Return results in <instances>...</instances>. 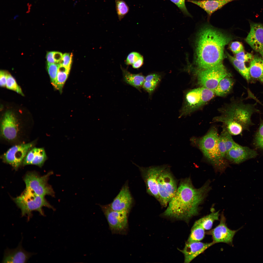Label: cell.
I'll use <instances>...</instances> for the list:
<instances>
[{"mask_svg": "<svg viewBox=\"0 0 263 263\" xmlns=\"http://www.w3.org/2000/svg\"><path fill=\"white\" fill-rule=\"evenodd\" d=\"M232 37L209 24L198 33L195 46V62L198 69H207L223 63L225 46Z\"/></svg>", "mask_w": 263, "mask_h": 263, "instance_id": "1", "label": "cell"}, {"mask_svg": "<svg viewBox=\"0 0 263 263\" xmlns=\"http://www.w3.org/2000/svg\"><path fill=\"white\" fill-rule=\"evenodd\" d=\"M208 181L196 188L188 178L182 179L175 194L163 213L166 216L187 220L199 213V205L210 189Z\"/></svg>", "mask_w": 263, "mask_h": 263, "instance_id": "2", "label": "cell"}, {"mask_svg": "<svg viewBox=\"0 0 263 263\" xmlns=\"http://www.w3.org/2000/svg\"><path fill=\"white\" fill-rule=\"evenodd\" d=\"M219 136L216 128L213 126L203 137L198 138L193 137L191 141L193 145L199 149L215 169L223 171L228 164L227 160L221 156L219 152L217 143Z\"/></svg>", "mask_w": 263, "mask_h": 263, "instance_id": "3", "label": "cell"}, {"mask_svg": "<svg viewBox=\"0 0 263 263\" xmlns=\"http://www.w3.org/2000/svg\"><path fill=\"white\" fill-rule=\"evenodd\" d=\"M18 207L20 209L22 216H27L29 219L31 213L38 211L44 216L42 207H46L55 210L54 208L46 200L44 197L39 195L30 189L26 188L23 192L13 199Z\"/></svg>", "mask_w": 263, "mask_h": 263, "instance_id": "4", "label": "cell"}, {"mask_svg": "<svg viewBox=\"0 0 263 263\" xmlns=\"http://www.w3.org/2000/svg\"><path fill=\"white\" fill-rule=\"evenodd\" d=\"M215 94L213 91L203 87L188 92L180 117L188 115L197 110L212 99Z\"/></svg>", "mask_w": 263, "mask_h": 263, "instance_id": "5", "label": "cell"}, {"mask_svg": "<svg viewBox=\"0 0 263 263\" xmlns=\"http://www.w3.org/2000/svg\"><path fill=\"white\" fill-rule=\"evenodd\" d=\"M159 202L166 207L176 193L178 188L177 181L167 166L160 173L157 179Z\"/></svg>", "mask_w": 263, "mask_h": 263, "instance_id": "6", "label": "cell"}, {"mask_svg": "<svg viewBox=\"0 0 263 263\" xmlns=\"http://www.w3.org/2000/svg\"><path fill=\"white\" fill-rule=\"evenodd\" d=\"M195 72L199 84L213 91L222 79L230 75L223 63L207 69H197Z\"/></svg>", "mask_w": 263, "mask_h": 263, "instance_id": "7", "label": "cell"}, {"mask_svg": "<svg viewBox=\"0 0 263 263\" xmlns=\"http://www.w3.org/2000/svg\"><path fill=\"white\" fill-rule=\"evenodd\" d=\"M257 111L253 105L240 103L233 104L225 110L222 115L241 124L244 130H248L253 124L251 120L252 114Z\"/></svg>", "mask_w": 263, "mask_h": 263, "instance_id": "8", "label": "cell"}, {"mask_svg": "<svg viewBox=\"0 0 263 263\" xmlns=\"http://www.w3.org/2000/svg\"><path fill=\"white\" fill-rule=\"evenodd\" d=\"M113 234H125L128 230V216L129 213L117 211L111 209L108 205H100Z\"/></svg>", "mask_w": 263, "mask_h": 263, "instance_id": "9", "label": "cell"}, {"mask_svg": "<svg viewBox=\"0 0 263 263\" xmlns=\"http://www.w3.org/2000/svg\"><path fill=\"white\" fill-rule=\"evenodd\" d=\"M52 173L51 172L40 176L34 172L28 173L24 179L26 188L40 196L44 197L48 195L53 196L54 191L52 187L47 183L49 178Z\"/></svg>", "mask_w": 263, "mask_h": 263, "instance_id": "10", "label": "cell"}, {"mask_svg": "<svg viewBox=\"0 0 263 263\" xmlns=\"http://www.w3.org/2000/svg\"><path fill=\"white\" fill-rule=\"evenodd\" d=\"M139 168L145 184L146 191L159 201L157 179L159 174L167 165L153 166L148 167H140L133 163Z\"/></svg>", "mask_w": 263, "mask_h": 263, "instance_id": "11", "label": "cell"}, {"mask_svg": "<svg viewBox=\"0 0 263 263\" xmlns=\"http://www.w3.org/2000/svg\"><path fill=\"white\" fill-rule=\"evenodd\" d=\"M34 145V143L31 142L14 146L4 154L3 160L17 169L23 163L28 152Z\"/></svg>", "mask_w": 263, "mask_h": 263, "instance_id": "12", "label": "cell"}, {"mask_svg": "<svg viewBox=\"0 0 263 263\" xmlns=\"http://www.w3.org/2000/svg\"><path fill=\"white\" fill-rule=\"evenodd\" d=\"M17 119L14 113L8 111L4 114L1 121V133L6 140L13 141L18 137L20 126Z\"/></svg>", "mask_w": 263, "mask_h": 263, "instance_id": "13", "label": "cell"}, {"mask_svg": "<svg viewBox=\"0 0 263 263\" xmlns=\"http://www.w3.org/2000/svg\"><path fill=\"white\" fill-rule=\"evenodd\" d=\"M226 222V218L224 215L222 214L219 224L207 233L208 234L212 236L213 242L215 244L223 243L232 245L233 239L235 234L243 228L242 226L237 230H231L227 227Z\"/></svg>", "mask_w": 263, "mask_h": 263, "instance_id": "14", "label": "cell"}, {"mask_svg": "<svg viewBox=\"0 0 263 263\" xmlns=\"http://www.w3.org/2000/svg\"><path fill=\"white\" fill-rule=\"evenodd\" d=\"M133 199L128 183L123 186L113 201L108 204L109 207L115 211H126L129 213L132 206Z\"/></svg>", "mask_w": 263, "mask_h": 263, "instance_id": "15", "label": "cell"}, {"mask_svg": "<svg viewBox=\"0 0 263 263\" xmlns=\"http://www.w3.org/2000/svg\"><path fill=\"white\" fill-rule=\"evenodd\" d=\"M255 150L237 143L226 153V160L235 164H239L247 160L254 158L258 155Z\"/></svg>", "mask_w": 263, "mask_h": 263, "instance_id": "16", "label": "cell"}, {"mask_svg": "<svg viewBox=\"0 0 263 263\" xmlns=\"http://www.w3.org/2000/svg\"><path fill=\"white\" fill-rule=\"evenodd\" d=\"M250 30L245 39L246 42L263 58V25L250 22Z\"/></svg>", "mask_w": 263, "mask_h": 263, "instance_id": "17", "label": "cell"}, {"mask_svg": "<svg viewBox=\"0 0 263 263\" xmlns=\"http://www.w3.org/2000/svg\"><path fill=\"white\" fill-rule=\"evenodd\" d=\"M215 243L212 242L204 243L200 241H187L184 248L180 250L184 254V263H190L195 258Z\"/></svg>", "mask_w": 263, "mask_h": 263, "instance_id": "18", "label": "cell"}, {"mask_svg": "<svg viewBox=\"0 0 263 263\" xmlns=\"http://www.w3.org/2000/svg\"><path fill=\"white\" fill-rule=\"evenodd\" d=\"M33 255L23 248L21 242L16 248L5 250L2 263H26Z\"/></svg>", "mask_w": 263, "mask_h": 263, "instance_id": "19", "label": "cell"}, {"mask_svg": "<svg viewBox=\"0 0 263 263\" xmlns=\"http://www.w3.org/2000/svg\"><path fill=\"white\" fill-rule=\"evenodd\" d=\"M235 0H188V1L196 4L203 9L208 17L217 10L229 2Z\"/></svg>", "mask_w": 263, "mask_h": 263, "instance_id": "20", "label": "cell"}, {"mask_svg": "<svg viewBox=\"0 0 263 263\" xmlns=\"http://www.w3.org/2000/svg\"><path fill=\"white\" fill-rule=\"evenodd\" d=\"M47 158L43 148H34L31 149L28 152L23 163L24 165H34L41 167Z\"/></svg>", "mask_w": 263, "mask_h": 263, "instance_id": "21", "label": "cell"}, {"mask_svg": "<svg viewBox=\"0 0 263 263\" xmlns=\"http://www.w3.org/2000/svg\"><path fill=\"white\" fill-rule=\"evenodd\" d=\"M214 122H220L223 124L228 132L232 135H237L241 134L244 130L240 124L232 119L223 115L215 117Z\"/></svg>", "mask_w": 263, "mask_h": 263, "instance_id": "22", "label": "cell"}, {"mask_svg": "<svg viewBox=\"0 0 263 263\" xmlns=\"http://www.w3.org/2000/svg\"><path fill=\"white\" fill-rule=\"evenodd\" d=\"M124 81L139 90L144 83L145 77L142 74H133L121 66Z\"/></svg>", "mask_w": 263, "mask_h": 263, "instance_id": "23", "label": "cell"}, {"mask_svg": "<svg viewBox=\"0 0 263 263\" xmlns=\"http://www.w3.org/2000/svg\"><path fill=\"white\" fill-rule=\"evenodd\" d=\"M249 68L251 77L260 80L263 74V58L258 56H254Z\"/></svg>", "mask_w": 263, "mask_h": 263, "instance_id": "24", "label": "cell"}, {"mask_svg": "<svg viewBox=\"0 0 263 263\" xmlns=\"http://www.w3.org/2000/svg\"><path fill=\"white\" fill-rule=\"evenodd\" d=\"M234 83L230 75L224 77L221 80L214 90L215 94L220 96L226 95L231 90Z\"/></svg>", "mask_w": 263, "mask_h": 263, "instance_id": "25", "label": "cell"}, {"mask_svg": "<svg viewBox=\"0 0 263 263\" xmlns=\"http://www.w3.org/2000/svg\"><path fill=\"white\" fill-rule=\"evenodd\" d=\"M161 80V76L156 73H152L145 77L143 88L150 95L155 90Z\"/></svg>", "mask_w": 263, "mask_h": 263, "instance_id": "26", "label": "cell"}, {"mask_svg": "<svg viewBox=\"0 0 263 263\" xmlns=\"http://www.w3.org/2000/svg\"><path fill=\"white\" fill-rule=\"evenodd\" d=\"M228 58L234 67L240 73L247 81L251 79L250 75L249 67H247L244 63L240 62L236 60L235 57L226 52Z\"/></svg>", "mask_w": 263, "mask_h": 263, "instance_id": "27", "label": "cell"}, {"mask_svg": "<svg viewBox=\"0 0 263 263\" xmlns=\"http://www.w3.org/2000/svg\"><path fill=\"white\" fill-rule=\"evenodd\" d=\"M219 211L212 212L197 220L196 222L201 225L205 230L211 229L214 222L219 219Z\"/></svg>", "mask_w": 263, "mask_h": 263, "instance_id": "28", "label": "cell"}, {"mask_svg": "<svg viewBox=\"0 0 263 263\" xmlns=\"http://www.w3.org/2000/svg\"><path fill=\"white\" fill-rule=\"evenodd\" d=\"M205 230L195 222L192 228L188 241H200L205 236Z\"/></svg>", "mask_w": 263, "mask_h": 263, "instance_id": "29", "label": "cell"}, {"mask_svg": "<svg viewBox=\"0 0 263 263\" xmlns=\"http://www.w3.org/2000/svg\"><path fill=\"white\" fill-rule=\"evenodd\" d=\"M70 70L61 65L58 70L56 84L55 88L62 92V88L68 76Z\"/></svg>", "mask_w": 263, "mask_h": 263, "instance_id": "30", "label": "cell"}, {"mask_svg": "<svg viewBox=\"0 0 263 263\" xmlns=\"http://www.w3.org/2000/svg\"><path fill=\"white\" fill-rule=\"evenodd\" d=\"M115 3L117 14L119 19L121 20L128 12L129 7L123 0H115Z\"/></svg>", "mask_w": 263, "mask_h": 263, "instance_id": "31", "label": "cell"}, {"mask_svg": "<svg viewBox=\"0 0 263 263\" xmlns=\"http://www.w3.org/2000/svg\"><path fill=\"white\" fill-rule=\"evenodd\" d=\"M60 65L59 63H47V71L51 83L54 87L56 84L58 69Z\"/></svg>", "mask_w": 263, "mask_h": 263, "instance_id": "32", "label": "cell"}, {"mask_svg": "<svg viewBox=\"0 0 263 263\" xmlns=\"http://www.w3.org/2000/svg\"><path fill=\"white\" fill-rule=\"evenodd\" d=\"M254 143L257 148L263 150V121L261 122L255 134Z\"/></svg>", "mask_w": 263, "mask_h": 263, "instance_id": "33", "label": "cell"}, {"mask_svg": "<svg viewBox=\"0 0 263 263\" xmlns=\"http://www.w3.org/2000/svg\"><path fill=\"white\" fill-rule=\"evenodd\" d=\"M221 133L223 135L225 144L227 152L234 146L237 143L234 141L232 135L228 132L224 125Z\"/></svg>", "mask_w": 263, "mask_h": 263, "instance_id": "34", "label": "cell"}, {"mask_svg": "<svg viewBox=\"0 0 263 263\" xmlns=\"http://www.w3.org/2000/svg\"><path fill=\"white\" fill-rule=\"evenodd\" d=\"M6 87L8 89L13 90L23 95L20 87L18 85L14 78L10 74L7 73Z\"/></svg>", "mask_w": 263, "mask_h": 263, "instance_id": "35", "label": "cell"}, {"mask_svg": "<svg viewBox=\"0 0 263 263\" xmlns=\"http://www.w3.org/2000/svg\"><path fill=\"white\" fill-rule=\"evenodd\" d=\"M235 58L238 61L244 63L251 61L254 56L250 53H245L244 50L235 54Z\"/></svg>", "mask_w": 263, "mask_h": 263, "instance_id": "36", "label": "cell"}, {"mask_svg": "<svg viewBox=\"0 0 263 263\" xmlns=\"http://www.w3.org/2000/svg\"><path fill=\"white\" fill-rule=\"evenodd\" d=\"M217 143L218 148L220 155L223 158L226 160L225 158L226 153V147L224 137L221 133L218 136Z\"/></svg>", "mask_w": 263, "mask_h": 263, "instance_id": "37", "label": "cell"}, {"mask_svg": "<svg viewBox=\"0 0 263 263\" xmlns=\"http://www.w3.org/2000/svg\"><path fill=\"white\" fill-rule=\"evenodd\" d=\"M73 54L72 53H65L63 55L62 59L59 62L60 65L70 70Z\"/></svg>", "mask_w": 263, "mask_h": 263, "instance_id": "38", "label": "cell"}, {"mask_svg": "<svg viewBox=\"0 0 263 263\" xmlns=\"http://www.w3.org/2000/svg\"><path fill=\"white\" fill-rule=\"evenodd\" d=\"M141 56L139 53L133 52L129 53L127 56L125 61L127 65H132L136 62Z\"/></svg>", "mask_w": 263, "mask_h": 263, "instance_id": "39", "label": "cell"}, {"mask_svg": "<svg viewBox=\"0 0 263 263\" xmlns=\"http://www.w3.org/2000/svg\"><path fill=\"white\" fill-rule=\"evenodd\" d=\"M175 4L185 15L191 17L186 6L185 0H170Z\"/></svg>", "mask_w": 263, "mask_h": 263, "instance_id": "40", "label": "cell"}, {"mask_svg": "<svg viewBox=\"0 0 263 263\" xmlns=\"http://www.w3.org/2000/svg\"><path fill=\"white\" fill-rule=\"evenodd\" d=\"M230 50L235 54L244 50V47L242 43L238 41L232 42L229 46Z\"/></svg>", "mask_w": 263, "mask_h": 263, "instance_id": "41", "label": "cell"}, {"mask_svg": "<svg viewBox=\"0 0 263 263\" xmlns=\"http://www.w3.org/2000/svg\"><path fill=\"white\" fill-rule=\"evenodd\" d=\"M7 73L3 71L0 72V85L2 87H6Z\"/></svg>", "mask_w": 263, "mask_h": 263, "instance_id": "42", "label": "cell"}, {"mask_svg": "<svg viewBox=\"0 0 263 263\" xmlns=\"http://www.w3.org/2000/svg\"><path fill=\"white\" fill-rule=\"evenodd\" d=\"M143 58L142 56L140 57L139 59L132 65L133 68L137 69L140 68L143 65Z\"/></svg>", "mask_w": 263, "mask_h": 263, "instance_id": "43", "label": "cell"}, {"mask_svg": "<svg viewBox=\"0 0 263 263\" xmlns=\"http://www.w3.org/2000/svg\"><path fill=\"white\" fill-rule=\"evenodd\" d=\"M54 51H50L48 52L46 55V58L47 63H55V62L54 57Z\"/></svg>", "mask_w": 263, "mask_h": 263, "instance_id": "44", "label": "cell"}, {"mask_svg": "<svg viewBox=\"0 0 263 263\" xmlns=\"http://www.w3.org/2000/svg\"><path fill=\"white\" fill-rule=\"evenodd\" d=\"M62 56L61 53L58 52H54V57L56 63H59L62 59Z\"/></svg>", "mask_w": 263, "mask_h": 263, "instance_id": "45", "label": "cell"}, {"mask_svg": "<svg viewBox=\"0 0 263 263\" xmlns=\"http://www.w3.org/2000/svg\"><path fill=\"white\" fill-rule=\"evenodd\" d=\"M260 80L261 81L263 82V75H262V76L261 78V79H260Z\"/></svg>", "mask_w": 263, "mask_h": 263, "instance_id": "46", "label": "cell"}, {"mask_svg": "<svg viewBox=\"0 0 263 263\" xmlns=\"http://www.w3.org/2000/svg\"></svg>", "mask_w": 263, "mask_h": 263, "instance_id": "47", "label": "cell"}]
</instances>
